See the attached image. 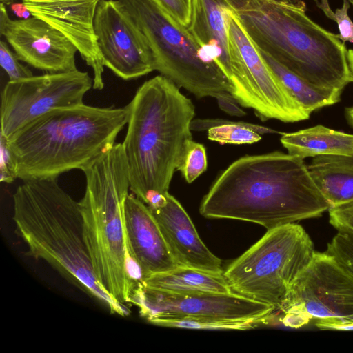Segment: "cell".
Returning <instances> with one entry per match:
<instances>
[{
    "label": "cell",
    "mask_w": 353,
    "mask_h": 353,
    "mask_svg": "<svg viewBox=\"0 0 353 353\" xmlns=\"http://www.w3.org/2000/svg\"><path fill=\"white\" fill-rule=\"evenodd\" d=\"M329 209L303 159L274 152L234 161L204 196L199 211L206 218L248 221L270 230L319 217Z\"/></svg>",
    "instance_id": "1"
},
{
    "label": "cell",
    "mask_w": 353,
    "mask_h": 353,
    "mask_svg": "<svg viewBox=\"0 0 353 353\" xmlns=\"http://www.w3.org/2000/svg\"><path fill=\"white\" fill-rule=\"evenodd\" d=\"M122 143L130 190L149 208L164 205L186 142L195 107L179 87L163 75L145 81L125 106Z\"/></svg>",
    "instance_id": "2"
},
{
    "label": "cell",
    "mask_w": 353,
    "mask_h": 353,
    "mask_svg": "<svg viewBox=\"0 0 353 353\" xmlns=\"http://www.w3.org/2000/svg\"><path fill=\"white\" fill-rule=\"evenodd\" d=\"M12 201L14 232L26 245L28 256L46 261L111 314H130L99 283L84 239L79 202L59 185L57 178L24 181Z\"/></svg>",
    "instance_id": "3"
},
{
    "label": "cell",
    "mask_w": 353,
    "mask_h": 353,
    "mask_svg": "<svg viewBox=\"0 0 353 353\" xmlns=\"http://www.w3.org/2000/svg\"><path fill=\"white\" fill-rule=\"evenodd\" d=\"M258 49L309 83L343 91L352 82L345 42L306 8L268 0H223Z\"/></svg>",
    "instance_id": "4"
},
{
    "label": "cell",
    "mask_w": 353,
    "mask_h": 353,
    "mask_svg": "<svg viewBox=\"0 0 353 353\" xmlns=\"http://www.w3.org/2000/svg\"><path fill=\"white\" fill-rule=\"evenodd\" d=\"M123 108L84 103L52 110L5 139L17 179L58 178L82 170L115 144L127 124Z\"/></svg>",
    "instance_id": "5"
},
{
    "label": "cell",
    "mask_w": 353,
    "mask_h": 353,
    "mask_svg": "<svg viewBox=\"0 0 353 353\" xmlns=\"http://www.w3.org/2000/svg\"><path fill=\"white\" fill-rule=\"evenodd\" d=\"M85 189L79 201L85 244L101 288L120 305H130L138 286L131 279L124 233V203L130 190L122 143H115L81 170Z\"/></svg>",
    "instance_id": "6"
},
{
    "label": "cell",
    "mask_w": 353,
    "mask_h": 353,
    "mask_svg": "<svg viewBox=\"0 0 353 353\" xmlns=\"http://www.w3.org/2000/svg\"><path fill=\"white\" fill-rule=\"evenodd\" d=\"M143 36L154 70L199 98L230 93L232 84L208 48L154 0H118Z\"/></svg>",
    "instance_id": "7"
},
{
    "label": "cell",
    "mask_w": 353,
    "mask_h": 353,
    "mask_svg": "<svg viewBox=\"0 0 353 353\" xmlns=\"http://www.w3.org/2000/svg\"><path fill=\"white\" fill-rule=\"evenodd\" d=\"M316 251L305 229L293 223L268 230L223 271L232 291L281 310L293 283Z\"/></svg>",
    "instance_id": "8"
},
{
    "label": "cell",
    "mask_w": 353,
    "mask_h": 353,
    "mask_svg": "<svg viewBox=\"0 0 353 353\" xmlns=\"http://www.w3.org/2000/svg\"><path fill=\"white\" fill-rule=\"evenodd\" d=\"M231 66L230 94L261 120L296 122L309 119L270 68L234 14L225 7Z\"/></svg>",
    "instance_id": "9"
},
{
    "label": "cell",
    "mask_w": 353,
    "mask_h": 353,
    "mask_svg": "<svg viewBox=\"0 0 353 353\" xmlns=\"http://www.w3.org/2000/svg\"><path fill=\"white\" fill-rule=\"evenodd\" d=\"M280 311L300 325L312 319L321 330L353 323V275L327 252H316L298 276Z\"/></svg>",
    "instance_id": "10"
},
{
    "label": "cell",
    "mask_w": 353,
    "mask_h": 353,
    "mask_svg": "<svg viewBox=\"0 0 353 353\" xmlns=\"http://www.w3.org/2000/svg\"><path fill=\"white\" fill-rule=\"evenodd\" d=\"M92 86L93 79L78 69L8 81L1 92L0 134L9 139L52 110L83 103Z\"/></svg>",
    "instance_id": "11"
},
{
    "label": "cell",
    "mask_w": 353,
    "mask_h": 353,
    "mask_svg": "<svg viewBox=\"0 0 353 353\" xmlns=\"http://www.w3.org/2000/svg\"><path fill=\"white\" fill-rule=\"evenodd\" d=\"M141 316L154 324L163 319H208L226 321L266 322L274 307L234 292L174 294L148 288L141 283L131 296Z\"/></svg>",
    "instance_id": "12"
},
{
    "label": "cell",
    "mask_w": 353,
    "mask_h": 353,
    "mask_svg": "<svg viewBox=\"0 0 353 353\" xmlns=\"http://www.w3.org/2000/svg\"><path fill=\"white\" fill-rule=\"evenodd\" d=\"M94 28L105 67L128 81L154 70L152 52L118 0H100Z\"/></svg>",
    "instance_id": "13"
},
{
    "label": "cell",
    "mask_w": 353,
    "mask_h": 353,
    "mask_svg": "<svg viewBox=\"0 0 353 353\" xmlns=\"http://www.w3.org/2000/svg\"><path fill=\"white\" fill-rule=\"evenodd\" d=\"M0 33L18 59L46 73L77 70L76 46L60 31L35 17L14 20L0 4Z\"/></svg>",
    "instance_id": "14"
},
{
    "label": "cell",
    "mask_w": 353,
    "mask_h": 353,
    "mask_svg": "<svg viewBox=\"0 0 353 353\" xmlns=\"http://www.w3.org/2000/svg\"><path fill=\"white\" fill-rule=\"evenodd\" d=\"M100 0H23L32 16L42 19L63 33L77 48L93 72V86L104 87L103 59L94 28Z\"/></svg>",
    "instance_id": "15"
},
{
    "label": "cell",
    "mask_w": 353,
    "mask_h": 353,
    "mask_svg": "<svg viewBox=\"0 0 353 353\" xmlns=\"http://www.w3.org/2000/svg\"><path fill=\"white\" fill-rule=\"evenodd\" d=\"M123 222L128 253L140 267L143 280L178 266L149 207L134 194L125 199Z\"/></svg>",
    "instance_id": "16"
},
{
    "label": "cell",
    "mask_w": 353,
    "mask_h": 353,
    "mask_svg": "<svg viewBox=\"0 0 353 353\" xmlns=\"http://www.w3.org/2000/svg\"><path fill=\"white\" fill-rule=\"evenodd\" d=\"M149 208L178 266L223 273L221 260L204 244L189 215L173 196L168 193L164 205Z\"/></svg>",
    "instance_id": "17"
},
{
    "label": "cell",
    "mask_w": 353,
    "mask_h": 353,
    "mask_svg": "<svg viewBox=\"0 0 353 353\" xmlns=\"http://www.w3.org/2000/svg\"><path fill=\"white\" fill-rule=\"evenodd\" d=\"M225 8L223 0H192L191 21L188 30L201 46L210 50L229 79L231 66Z\"/></svg>",
    "instance_id": "18"
},
{
    "label": "cell",
    "mask_w": 353,
    "mask_h": 353,
    "mask_svg": "<svg viewBox=\"0 0 353 353\" xmlns=\"http://www.w3.org/2000/svg\"><path fill=\"white\" fill-rule=\"evenodd\" d=\"M307 169L330 208L353 201V154L316 156Z\"/></svg>",
    "instance_id": "19"
},
{
    "label": "cell",
    "mask_w": 353,
    "mask_h": 353,
    "mask_svg": "<svg viewBox=\"0 0 353 353\" xmlns=\"http://www.w3.org/2000/svg\"><path fill=\"white\" fill-rule=\"evenodd\" d=\"M145 286L170 293L228 294L233 292L223 273L177 266L164 272L154 274L142 281Z\"/></svg>",
    "instance_id": "20"
},
{
    "label": "cell",
    "mask_w": 353,
    "mask_h": 353,
    "mask_svg": "<svg viewBox=\"0 0 353 353\" xmlns=\"http://www.w3.org/2000/svg\"><path fill=\"white\" fill-rule=\"evenodd\" d=\"M281 142L288 154L302 159L326 154H353V134L321 125L284 133Z\"/></svg>",
    "instance_id": "21"
},
{
    "label": "cell",
    "mask_w": 353,
    "mask_h": 353,
    "mask_svg": "<svg viewBox=\"0 0 353 353\" xmlns=\"http://www.w3.org/2000/svg\"><path fill=\"white\" fill-rule=\"evenodd\" d=\"M258 50L274 74L307 113L310 114L313 111L340 101L342 91L314 86Z\"/></svg>",
    "instance_id": "22"
},
{
    "label": "cell",
    "mask_w": 353,
    "mask_h": 353,
    "mask_svg": "<svg viewBox=\"0 0 353 353\" xmlns=\"http://www.w3.org/2000/svg\"><path fill=\"white\" fill-rule=\"evenodd\" d=\"M190 129L208 130V139L221 144H251L259 141L262 134H284L263 125L221 119H194Z\"/></svg>",
    "instance_id": "23"
},
{
    "label": "cell",
    "mask_w": 353,
    "mask_h": 353,
    "mask_svg": "<svg viewBox=\"0 0 353 353\" xmlns=\"http://www.w3.org/2000/svg\"><path fill=\"white\" fill-rule=\"evenodd\" d=\"M208 166L206 150L201 143L188 140L183 150L176 170H179L185 180L190 183L206 170Z\"/></svg>",
    "instance_id": "24"
},
{
    "label": "cell",
    "mask_w": 353,
    "mask_h": 353,
    "mask_svg": "<svg viewBox=\"0 0 353 353\" xmlns=\"http://www.w3.org/2000/svg\"><path fill=\"white\" fill-rule=\"evenodd\" d=\"M261 323L256 321H226L208 319H172L159 320L155 325L203 330H244L253 328Z\"/></svg>",
    "instance_id": "25"
},
{
    "label": "cell",
    "mask_w": 353,
    "mask_h": 353,
    "mask_svg": "<svg viewBox=\"0 0 353 353\" xmlns=\"http://www.w3.org/2000/svg\"><path fill=\"white\" fill-rule=\"evenodd\" d=\"M325 252L353 275V234L338 232L327 244Z\"/></svg>",
    "instance_id": "26"
},
{
    "label": "cell",
    "mask_w": 353,
    "mask_h": 353,
    "mask_svg": "<svg viewBox=\"0 0 353 353\" xmlns=\"http://www.w3.org/2000/svg\"><path fill=\"white\" fill-rule=\"evenodd\" d=\"M0 64L9 77V81H16L33 76L32 71L20 63L14 51L8 43L0 41Z\"/></svg>",
    "instance_id": "27"
},
{
    "label": "cell",
    "mask_w": 353,
    "mask_h": 353,
    "mask_svg": "<svg viewBox=\"0 0 353 353\" xmlns=\"http://www.w3.org/2000/svg\"><path fill=\"white\" fill-rule=\"evenodd\" d=\"M179 26L188 28L192 15V0H154Z\"/></svg>",
    "instance_id": "28"
},
{
    "label": "cell",
    "mask_w": 353,
    "mask_h": 353,
    "mask_svg": "<svg viewBox=\"0 0 353 353\" xmlns=\"http://www.w3.org/2000/svg\"><path fill=\"white\" fill-rule=\"evenodd\" d=\"M330 223L339 232L353 234V201L329 210Z\"/></svg>",
    "instance_id": "29"
},
{
    "label": "cell",
    "mask_w": 353,
    "mask_h": 353,
    "mask_svg": "<svg viewBox=\"0 0 353 353\" xmlns=\"http://www.w3.org/2000/svg\"><path fill=\"white\" fill-rule=\"evenodd\" d=\"M350 7L349 1L343 0L342 6L334 12V21L339 30V39L343 42L353 43V22L348 15Z\"/></svg>",
    "instance_id": "30"
},
{
    "label": "cell",
    "mask_w": 353,
    "mask_h": 353,
    "mask_svg": "<svg viewBox=\"0 0 353 353\" xmlns=\"http://www.w3.org/2000/svg\"><path fill=\"white\" fill-rule=\"evenodd\" d=\"M0 180L10 183L16 179L13 164L10 152L6 144L5 138L0 134Z\"/></svg>",
    "instance_id": "31"
},
{
    "label": "cell",
    "mask_w": 353,
    "mask_h": 353,
    "mask_svg": "<svg viewBox=\"0 0 353 353\" xmlns=\"http://www.w3.org/2000/svg\"><path fill=\"white\" fill-rule=\"evenodd\" d=\"M216 99L220 109L228 114L242 117L246 114L230 93L221 94Z\"/></svg>",
    "instance_id": "32"
},
{
    "label": "cell",
    "mask_w": 353,
    "mask_h": 353,
    "mask_svg": "<svg viewBox=\"0 0 353 353\" xmlns=\"http://www.w3.org/2000/svg\"><path fill=\"white\" fill-rule=\"evenodd\" d=\"M10 10L15 16L20 18V19H25L30 18L32 14L30 10L26 7V4L22 2H11L8 4Z\"/></svg>",
    "instance_id": "33"
},
{
    "label": "cell",
    "mask_w": 353,
    "mask_h": 353,
    "mask_svg": "<svg viewBox=\"0 0 353 353\" xmlns=\"http://www.w3.org/2000/svg\"><path fill=\"white\" fill-rule=\"evenodd\" d=\"M318 6L324 12L325 14L332 20H334V12L330 8L327 0H320Z\"/></svg>",
    "instance_id": "34"
},
{
    "label": "cell",
    "mask_w": 353,
    "mask_h": 353,
    "mask_svg": "<svg viewBox=\"0 0 353 353\" xmlns=\"http://www.w3.org/2000/svg\"><path fill=\"white\" fill-rule=\"evenodd\" d=\"M271 1L290 4L302 8H306V4L303 0H268Z\"/></svg>",
    "instance_id": "35"
},
{
    "label": "cell",
    "mask_w": 353,
    "mask_h": 353,
    "mask_svg": "<svg viewBox=\"0 0 353 353\" xmlns=\"http://www.w3.org/2000/svg\"><path fill=\"white\" fill-rule=\"evenodd\" d=\"M349 2L353 6V0H348ZM347 59L349 67L352 74V82H353V49H349L347 52Z\"/></svg>",
    "instance_id": "36"
},
{
    "label": "cell",
    "mask_w": 353,
    "mask_h": 353,
    "mask_svg": "<svg viewBox=\"0 0 353 353\" xmlns=\"http://www.w3.org/2000/svg\"><path fill=\"white\" fill-rule=\"evenodd\" d=\"M346 115L349 123L353 128V106L347 108Z\"/></svg>",
    "instance_id": "37"
},
{
    "label": "cell",
    "mask_w": 353,
    "mask_h": 353,
    "mask_svg": "<svg viewBox=\"0 0 353 353\" xmlns=\"http://www.w3.org/2000/svg\"><path fill=\"white\" fill-rule=\"evenodd\" d=\"M23 1V0H21ZM14 1V0H1V3H4L5 5H8L11 2Z\"/></svg>",
    "instance_id": "38"
}]
</instances>
